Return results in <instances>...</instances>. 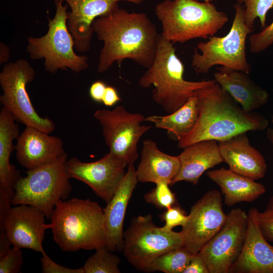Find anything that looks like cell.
I'll return each instance as SVG.
<instances>
[{
    "instance_id": "cell-40",
    "label": "cell",
    "mask_w": 273,
    "mask_h": 273,
    "mask_svg": "<svg viewBox=\"0 0 273 273\" xmlns=\"http://www.w3.org/2000/svg\"><path fill=\"white\" fill-rule=\"evenodd\" d=\"M11 245L6 234L0 235V258L7 254Z\"/></svg>"
},
{
    "instance_id": "cell-19",
    "label": "cell",
    "mask_w": 273,
    "mask_h": 273,
    "mask_svg": "<svg viewBox=\"0 0 273 273\" xmlns=\"http://www.w3.org/2000/svg\"><path fill=\"white\" fill-rule=\"evenodd\" d=\"M138 182L133 165L128 169L118 189L103 208L106 230V249L110 252H122L123 223L129 200Z\"/></svg>"
},
{
    "instance_id": "cell-32",
    "label": "cell",
    "mask_w": 273,
    "mask_h": 273,
    "mask_svg": "<svg viewBox=\"0 0 273 273\" xmlns=\"http://www.w3.org/2000/svg\"><path fill=\"white\" fill-rule=\"evenodd\" d=\"M249 48L253 53H260L273 44V21L260 32L248 36Z\"/></svg>"
},
{
    "instance_id": "cell-35",
    "label": "cell",
    "mask_w": 273,
    "mask_h": 273,
    "mask_svg": "<svg viewBox=\"0 0 273 273\" xmlns=\"http://www.w3.org/2000/svg\"><path fill=\"white\" fill-rule=\"evenodd\" d=\"M42 255L41 263L43 273H84L82 267L75 269L67 267L54 262L46 253Z\"/></svg>"
},
{
    "instance_id": "cell-37",
    "label": "cell",
    "mask_w": 273,
    "mask_h": 273,
    "mask_svg": "<svg viewBox=\"0 0 273 273\" xmlns=\"http://www.w3.org/2000/svg\"><path fill=\"white\" fill-rule=\"evenodd\" d=\"M11 200L0 188V235L6 234L4 224L6 218L11 209Z\"/></svg>"
},
{
    "instance_id": "cell-2",
    "label": "cell",
    "mask_w": 273,
    "mask_h": 273,
    "mask_svg": "<svg viewBox=\"0 0 273 273\" xmlns=\"http://www.w3.org/2000/svg\"><path fill=\"white\" fill-rule=\"evenodd\" d=\"M199 106L196 125L178 141L180 149L203 140L217 142L248 131L266 128L268 120L257 112H247L216 81L197 90L195 94Z\"/></svg>"
},
{
    "instance_id": "cell-26",
    "label": "cell",
    "mask_w": 273,
    "mask_h": 273,
    "mask_svg": "<svg viewBox=\"0 0 273 273\" xmlns=\"http://www.w3.org/2000/svg\"><path fill=\"white\" fill-rule=\"evenodd\" d=\"M198 117L199 106L194 96L175 111L167 115L147 116L145 121L154 123L157 128L166 130L178 141L193 130Z\"/></svg>"
},
{
    "instance_id": "cell-23",
    "label": "cell",
    "mask_w": 273,
    "mask_h": 273,
    "mask_svg": "<svg viewBox=\"0 0 273 273\" xmlns=\"http://www.w3.org/2000/svg\"><path fill=\"white\" fill-rule=\"evenodd\" d=\"M180 166L178 155L171 156L162 152L155 141L147 139L143 142L141 160L135 173L139 182L155 184L165 182L170 185Z\"/></svg>"
},
{
    "instance_id": "cell-29",
    "label": "cell",
    "mask_w": 273,
    "mask_h": 273,
    "mask_svg": "<svg viewBox=\"0 0 273 273\" xmlns=\"http://www.w3.org/2000/svg\"><path fill=\"white\" fill-rule=\"evenodd\" d=\"M244 7V19L248 27L252 28L256 19L259 18L261 28L266 26V15L273 8V0H236Z\"/></svg>"
},
{
    "instance_id": "cell-7",
    "label": "cell",
    "mask_w": 273,
    "mask_h": 273,
    "mask_svg": "<svg viewBox=\"0 0 273 273\" xmlns=\"http://www.w3.org/2000/svg\"><path fill=\"white\" fill-rule=\"evenodd\" d=\"M63 0H55L56 13L48 18V30L39 37L27 38L26 52L32 60H44L46 71L51 73L69 69L80 72L88 67V58L74 52V39L67 25V9Z\"/></svg>"
},
{
    "instance_id": "cell-20",
    "label": "cell",
    "mask_w": 273,
    "mask_h": 273,
    "mask_svg": "<svg viewBox=\"0 0 273 273\" xmlns=\"http://www.w3.org/2000/svg\"><path fill=\"white\" fill-rule=\"evenodd\" d=\"M246 133L218 142V144L223 162L230 169L257 180L264 176L267 165L261 153L251 145Z\"/></svg>"
},
{
    "instance_id": "cell-12",
    "label": "cell",
    "mask_w": 273,
    "mask_h": 273,
    "mask_svg": "<svg viewBox=\"0 0 273 273\" xmlns=\"http://www.w3.org/2000/svg\"><path fill=\"white\" fill-rule=\"evenodd\" d=\"M248 214L241 208L227 214L221 230L199 253L206 261L210 273H228L243 248L248 225Z\"/></svg>"
},
{
    "instance_id": "cell-28",
    "label": "cell",
    "mask_w": 273,
    "mask_h": 273,
    "mask_svg": "<svg viewBox=\"0 0 273 273\" xmlns=\"http://www.w3.org/2000/svg\"><path fill=\"white\" fill-rule=\"evenodd\" d=\"M113 253L105 246L96 250L82 267L84 273H120V259Z\"/></svg>"
},
{
    "instance_id": "cell-1",
    "label": "cell",
    "mask_w": 273,
    "mask_h": 273,
    "mask_svg": "<svg viewBox=\"0 0 273 273\" xmlns=\"http://www.w3.org/2000/svg\"><path fill=\"white\" fill-rule=\"evenodd\" d=\"M92 27L103 42L97 71L104 73L126 59L148 69L153 63L160 35L155 24L144 13L129 12L118 4L96 18Z\"/></svg>"
},
{
    "instance_id": "cell-34",
    "label": "cell",
    "mask_w": 273,
    "mask_h": 273,
    "mask_svg": "<svg viewBox=\"0 0 273 273\" xmlns=\"http://www.w3.org/2000/svg\"><path fill=\"white\" fill-rule=\"evenodd\" d=\"M255 218L266 240L273 243V206L267 207L263 212L254 208Z\"/></svg>"
},
{
    "instance_id": "cell-11",
    "label": "cell",
    "mask_w": 273,
    "mask_h": 273,
    "mask_svg": "<svg viewBox=\"0 0 273 273\" xmlns=\"http://www.w3.org/2000/svg\"><path fill=\"white\" fill-rule=\"evenodd\" d=\"M102 128V133L110 152L133 165L138 158V144L141 137L152 126L142 124L145 117L131 113L124 107L118 106L112 110H98L94 114Z\"/></svg>"
},
{
    "instance_id": "cell-21",
    "label": "cell",
    "mask_w": 273,
    "mask_h": 273,
    "mask_svg": "<svg viewBox=\"0 0 273 273\" xmlns=\"http://www.w3.org/2000/svg\"><path fill=\"white\" fill-rule=\"evenodd\" d=\"M248 74L221 66L214 74V78L244 110L250 112L265 105L269 94L257 85Z\"/></svg>"
},
{
    "instance_id": "cell-44",
    "label": "cell",
    "mask_w": 273,
    "mask_h": 273,
    "mask_svg": "<svg viewBox=\"0 0 273 273\" xmlns=\"http://www.w3.org/2000/svg\"><path fill=\"white\" fill-rule=\"evenodd\" d=\"M271 121H272V124H273V115H272V116ZM271 129V131L272 133H273V128H272V129Z\"/></svg>"
},
{
    "instance_id": "cell-38",
    "label": "cell",
    "mask_w": 273,
    "mask_h": 273,
    "mask_svg": "<svg viewBox=\"0 0 273 273\" xmlns=\"http://www.w3.org/2000/svg\"><path fill=\"white\" fill-rule=\"evenodd\" d=\"M106 87V84L102 81L98 80L93 82L89 89L90 98L97 103L102 102Z\"/></svg>"
},
{
    "instance_id": "cell-43",
    "label": "cell",
    "mask_w": 273,
    "mask_h": 273,
    "mask_svg": "<svg viewBox=\"0 0 273 273\" xmlns=\"http://www.w3.org/2000/svg\"><path fill=\"white\" fill-rule=\"evenodd\" d=\"M203 1L204 2H206L212 3L213 2H216L217 0H203Z\"/></svg>"
},
{
    "instance_id": "cell-18",
    "label": "cell",
    "mask_w": 273,
    "mask_h": 273,
    "mask_svg": "<svg viewBox=\"0 0 273 273\" xmlns=\"http://www.w3.org/2000/svg\"><path fill=\"white\" fill-rule=\"evenodd\" d=\"M36 128L26 126L15 146L19 163L27 170L49 163L65 152L62 140Z\"/></svg>"
},
{
    "instance_id": "cell-13",
    "label": "cell",
    "mask_w": 273,
    "mask_h": 273,
    "mask_svg": "<svg viewBox=\"0 0 273 273\" xmlns=\"http://www.w3.org/2000/svg\"><path fill=\"white\" fill-rule=\"evenodd\" d=\"M226 217L220 192L212 190L206 193L192 206L182 227L183 247L193 254L199 252L223 227Z\"/></svg>"
},
{
    "instance_id": "cell-22",
    "label": "cell",
    "mask_w": 273,
    "mask_h": 273,
    "mask_svg": "<svg viewBox=\"0 0 273 273\" xmlns=\"http://www.w3.org/2000/svg\"><path fill=\"white\" fill-rule=\"evenodd\" d=\"M178 155L180 166L170 186L181 181L196 185L207 170L223 162L218 142L203 140L194 143L185 148Z\"/></svg>"
},
{
    "instance_id": "cell-36",
    "label": "cell",
    "mask_w": 273,
    "mask_h": 273,
    "mask_svg": "<svg viewBox=\"0 0 273 273\" xmlns=\"http://www.w3.org/2000/svg\"><path fill=\"white\" fill-rule=\"evenodd\" d=\"M183 273H210L207 264L199 252L193 254Z\"/></svg>"
},
{
    "instance_id": "cell-8",
    "label": "cell",
    "mask_w": 273,
    "mask_h": 273,
    "mask_svg": "<svg viewBox=\"0 0 273 273\" xmlns=\"http://www.w3.org/2000/svg\"><path fill=\"white\" fill-rule=\"evenodd\" d=\"M235 16L229 32L224 36H210L194 49L192 67L198 74L207 73L214 66L239 70L249 74L251 66L247 59L246 44L253 29L247 26L243 5H234Z\"/></svg>"
},
{
    "instance_id": "cell-25",
    "label": "cell",
    "mask_w": 273,
    "mask_h": 273,
    "mask_svg": "<svg viewBox=\"0 0 273 273\" xmlns=\"http://www.w3.org/2000/svg\"><path fill=\"white\" fill-rule=\"evenodd\" d=\"M12 114L4 107L0 111V188L11 200L14 195L16 185L21 176L10 159L15 146L13 141L20 134L19 126Z\"/></svg>"
},
{
    "instance_id": "cell-3",
    "label": "cell",
    "mask_w": 273,
    "mask_h": 273,
    "mask_svg": "<svg viewBox=\"0 0 273 273\" xmlns=\"http://www.w3.org/2000/svg\"><path fill=\"white\" fill-rule=\"evenodd\" d=\"M48 224L63 251L97 250L106 245L103 208L89 199L73 198L56 205Z\"/></svg>"
},
{
    "instance_id": "cell-10",
    "label": "cell",
    "mask_w": 273,
    "mask_h": 273,
    "mask_svg": "<svg viewBox=\"0 0 273 273\" xmlns=\"http://www.w3.org/2000/svg\"><path fill=\"white\" fill-rule=\"evenodd\" d=\"M35 76V70L25 59L6 63L0 73L3 90L0 102L15 121L50 133L55 129L54 122L37 114L26 90L27 84L32 82Z\"/></svg>"
},
{
    "instance_id": "cell-5",
    "label": "cell",
    "mask_w": 273,
    "mask_h": 273,
    "mask_svg": "<svg viewBox=\"0 0 273 273\" xmlns=\"http://www.w3.org/2000/svg\"><path fill=\"white\" fill-rule=\"evenodd\" d=\"M162 36L173 44L214 36L228 22L225 13L209 2L164 0L155 8Z\"/></svg>"
},
{
    "instance_id": "cell-30",
    "label": "cell",
    "mask_w": 273,
    "mask_h": 273,
    "mask_svg": "<svg viewBox=\"0 0 273 273\" xmlns=\"http://www.w3.org/2000/svg\"><path fill=\"white\" fill-rule=\"evenodd\" d=\"M165 182L156 184V187L144 195L145 201L160 209H166L177 204L175 194Z\"/></svg>"
},
{
    "instance_id": "cell-4",
    "label": "cell",
    "mask_w": 273,
    "mask_h": 273,
    "mask_svg": "<svg viewBox=\"0 0 273 273\" xmlns=\"http://www.w3.org/2000/svg\"><path fill=\"white\" fill-rule=\"evenodd\" d=\"M185 66L175 53V48L160 33L156 56L152 66L139 79L142 88L154 87L152 99L169 114L184 105L196 92L213 84L215 80L188 81Z\"/></svg>"
},
{
    "instance_id": "cell-6",
    "label": "cell",
    "mask_w": 273,
    "mask_h": 273,
    "mask_svg": "<svg viewBox=\"0 0 273 273\" xmlns=\"http://www.w3.org/2000/svg\"><path fill=\"white\" fill-rule=\"evenodd\" d=\"M67 157L65 152L49 163L27 170L16 185L11 204L34 206L50 219L57 203L66 200L72 192L66 169Z\"/></svg>"
},
{
    "instance_id": "cell-14",
    "label": "cell",
    "mask_w": 273,
    "mask_h": 273,
    "mask_svg": "<svg viewBox=\"0 0 273 273\" xmlns=\"http://www.w3.org/2000/svg\"><path fill=\"white\" fill-rule=\"evenodd\" d=\"M127 166L125 161L110 152L94 162H84L73 157L66 162L69 177L86 184L106 203L112 199L124 178Z\"/></svg>"
},
{
    "instance_id": "cell-27",
    "label": "cell",
    "mask_w": 273,
    "mask_h": 273,
    "mask_svg": "<svg viewBox=\"0 0 273 273\" xmlns=\"http://www.w3.org/2000/svg\"><path fill=\"white\" fill-rule=\"evenodd\" d=\"M193 254L184 247L169 251L155 258L144 271L183 273Z\"/></svg>"
},
{
    "instance_id": "cell-17",
    "label": "cell",
    "mask_w": 273,
    "mask_h": 273,
    "mask_svg": "<svg viewBox=\"0 0 273 273\" xmlns=\"http://www.w3.org/2000/svg\"><path fill=\"white\" fill-rule=\"evenodd\" d=\"M247 229L241 253L230 272L273 273V245L263 236L254 208L248 212Z\"/></svg>"
},
{
    "instance_id": "cell-39",
    "label": "cell",
    "mask_w": 273,
    "mask_h": 273,
    "mask_svg": "<svg viewBox=\"0 0 273 273\" xmlns=\"http://www.w3.org/2000/svg\"><path fill=\"white\" fill-rule=\"evenodd\" d=\"M121 100L116 89L113 86H107L105 89L102 102L106 106L111 107Z\"/></svg>"
},
{
    "instance_id": "cell-24",
    "label": "cell",
    "mask_w": 273,
    "mask_h": 273,
    "mask_svg": "<svg viewBox=\"0 0 273 273\" xmlns=\"http://www.w3.org/2000/svg\"><path fill=\"white\" fill-rule=\"evenodd\" d=\"M206 174L220 187L228 206L240 202H252L266 191L265 187L255 179L224 167L209 170Z\"/></svg>"
},
{
    "instance_id": "cell-16",
    "label": "cell",
    "mask_w": 273,
    "mask_h": 273,
    "mask_svg": "<svg viewBox=\"0 0 273 273\" xmlns=\"http://www.w3.org/2000/svg\"><path fill=\"white\" fill-rule=\"evenodd\" d=\"M70 11L67 13L68 29L74 39V48L84 53L90 48L94 33L92 24L97 17L110 11L119 2L139 4L144 0H63Z\"/></svg>"
},
{
    "instance_id": "cell-31",
    "label": "cell",
    "mask_w": 273,
    "mask_h": 273,
    "mask_svg": "<svg viewBox=\"0 0 273 273\" xmlns=\"http://www.w3.org/2000/svg\"><path fill=\"white\" fill-rule=\"evenodd\" d=\"M165 210L160 215L161 219L165 222L164 225L160 227L161 231L170 232L175 226L183 227L186 224L188 215L177 204Z\"/></svg>"
},
{
    "instance_id": "cell-15",
    "label": "cell",
    "mask_w": 273,
    "mask_h": 273,
    "mask_svg": "<svg viewBox=\"0 0 273 273\" xmlns=\"http://www.w3.org/2000/svg\"><path fill=\"white\" fill-rule=\"evenodd\" d=\"M46 214L34 206L21 204L12 207L6 218L4 230L13 246L31 249L42 254L46 230Z\"/></svg>"
},
{
    "instance_id": "cell-41",
    "label": "cell",
    "mask_w": 273,
    "mask_h": 273,
    "mask_svg": "<svg viewBox=\"0 0 273 273\" xmlns=\"http://www.w3.org/2000/svg\"><path fill=\"white\" fill-rule=\"evenodd\" d=\"M10 57V50L3 42L0 43V63H7Z\"/></svg>"
},
{
    "instance_id": "cell-9",
    "label": "cell",
    "mask_w": 273,
    "mask_h": 273,
    "mask_svg": "<svg viewBox=\"0 0 273 273\" xmlns=\"http://www.w3.org/2000/svg\"><path fill=\"white\" fill-rule=\"evenodd\" d=\"M183 246L180 232L161 231L148 213L131 218L129 226L123 232L122 252L131 265L144 271L159 255Z\"/></svg>"
},
{
    "instance_id": "cell-33",
    "label": "cell",
    "mask_w": 273,
    "mask_h": 273,
    "mask_svg": "<svg viewBox=\"0 0 273 273\" xmlns=\"http://www.w3.org/2000/svg\"><path fill=\"white\" fill-rule=\"evenodd\" d=\"M23 258L21 249L13 246L7 254L0 258V273H18L20 272Z\"/></svg>"
},
{
    "instance_id": "cell-42",
    "label": "cell",
    "mask_w": 273,
    "mask_h": 273,
    "mask_svg": "<svg viewBox=\"0 0 273 273\" xmlns=\"http://www.w3.org/2000/svg\"><path fill=\"white\" fill-rule=\"evenodd\" d=\"M267 138L270 141L273 146V133H272L270 128H269L267 130ZM273 206V196L270 199L267 207Z\"/></svg>"
}]
</instances>
